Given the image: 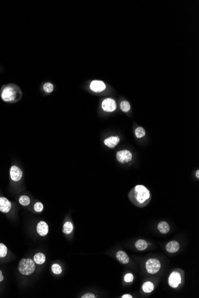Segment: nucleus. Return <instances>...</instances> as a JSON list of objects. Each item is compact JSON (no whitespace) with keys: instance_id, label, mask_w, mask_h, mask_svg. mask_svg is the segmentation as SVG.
<instances>
[{"instance_id":"nucleus-26","label":"nucleus","mask_w":199,"mask_h":298,"mask_svg":"<svg viewBox=\"0 0 199 298\" xmlns=\"http://www.w3.org/2000/svg\"><path fill=\"white\" fill-rule=\"evenodd\" d=\"M44 205L41 202H36L34 205V209L36 213H41L44 210Z\"/></svg>"},{"instance_id":"nucleus-16","label":"nucleus","mask_w":199,"mask_h":298,"mask_svg":"<svg viewBox=\"0 0 199 298\" xmlns=\"http://www.w3.org/2000/svg\"><path fill=\"white\" fill-rule=\"evenodd\" d=\"M34 261L35 264L38 265H42L45 263L46 261V255L44 253H37L34 256Z\"/></svg>"},{"instance_id":"nucleus-13","label":"nucleus","mask_w":199,"mask_h":298,"mask_svg":"<svg viewBox=\"0 0 199 298\" xmlns=\"http://www.w3.org/2000/svg\"><path fill=\"white\" fill-rule=\"evenodd\" d=\"M180 245L179 242L176 241H172L167 243L166 245V249L169 253H175L180 249Z\"/></svg>"},{"instance_id":"nucleus-15","label":"nucleus","mask_w":199,"mask_h":298,"mask_svg":"<svg viewBox=\"0 0 199 298\" xmlns=\"http://www.w3.org/2000/svg\"><path fill=\"white\" fill-rule=\"evenodd\" d=\"M158 229L162 234H167L170 230V226L166 221H161L158 225Z\"/></svg>"},{"instance_id":"nucleus-5","label":"nucleus","mask_w":199,"mask_h":298,"mask_svg":"<svg viewBox=\"0 0 199 298\" xmlns=\"http://www.w3.org/2000/svg\"><path fill=\"white\" fill-rule=\"evenodd\" d=\"M116 158L117 160L120 163H130L132 159V154L129 150H121L117 152Z\"/></svg>"},{"instance_id":"nucleus-28","label":"nucleus","mask_w":199,"mask_h":298,"mask_svg":"<svg viewBox=\"0 0 199 298\" xmlns=\"http://www.w3.org/2000/svg\"><path fill=\"white\" fill-rule=\"evenodd\" d=\"M97 298V296L92 293L89 292L86 293H85L84 295H83L82 296H81V298Z\"/></svg>"},{"instance_id":"nucleus-18","label":"nucleus","mask_w":199,"mask_h":298,"mask_svg":"<svg viewBox=\"0 0 199 298\" xmlns=\"http://www.w3.org/2000/svg\"><path fill=\"white\" fill-rule=\"evenodd\" d=\"M154 289V284L151 281H146L145 282L142 286V289L143 292L146 293H151L153 291Z\"/></svg>"},{"instance_id":"nucleus-14","label":"nucleus","mask_w":199,"mask_h":298,"mask_svg":"<svg viewBox=\"0 0 199 298\" xmlns=\"http://www.w3.org/2000/svg\"><path fill=\"white\" fill-rule=\"evenodd\" d=\"M118 261L123 264H126L130 262V258L127 253L123 251H119L116 255Z\"/></svg>"},{"instance_id":"nucleus-2","label":"nucleus","mask_w":199,"mask_h":298,"mask_svg":"<svg viewBox=\"0 0 199 298\" xmlns=\"http://www.w3.org/2000/svg\"><path fill=\"white\" fill-rule=\"evenodd\" d=\"M133 201L139 205H142L147 203L150 198V193L148 189L143 185H137L131 191Z\"/></svg>"},{"instance_id":"nucleus-23","label":"nucleus","mask_w":199,"mask_h":298,"mask_svg":"<svg viewBox=\"0 0 199 298\" xmlns=\"http://www.w3.org/2000/svg\"><path fill=\"white\" fill-rule=\"evenodd\" d=\"M8 252V249L6 245L2 243H0V258L6 257Z\"/></svg>"},{"instance_id":"nucleus-10","label":"nucleus","mask_w":199,"mask_h":298,"mask_svg":"<svg viewBox=\"0 0 199 298\" xmlns=\"http://www.w3.org/2000/svg\"><path fill=\"white\" fill-rule=\"evenodd\" d=\"M49 231V227L44 221H40L36 225V232L41 236H46Z\"/></svg>"},{"instance_id":"nucleus-12","label":"nucleus","mask_w":199,"mask_h":298,"mask_svg":"<svg viewBox=\"0 0 199 298\" xmlns=\"http://www.w3.org/2000/svg\"><path fill=\"white\" fill-rule=\"evenodd\" d=\"M120 138L118 136H112L104 140V144L110 148H114L119 143Z\"/></svg>"},{"instance_id":"nucleus-29","label":"nucleus","mask_w":199,"mask_h":298,"mask_svg":"<svg viewBox=\"0 0 199 298\" xmlns=\"http://www.w3.org/2000/svg\"><path fill=\"white\" fill-rule=\"evenodd\" d=\"M122 298H132V296L130 294H125L122 296Z\"/></svg>"},{"instance_id":"nucleus-20","label":"nucleus","mask_w":199,"mask_h":298,"mask_svg":"<svg viewBox=\"0 0 199 298\" xmlns=\"http://www.w3.org/2000/svg\"><path fill=\"white\" fill-rule=\"evenodd\" d=\"M19 203L22 206L26 207L30 203V199L27 195H22L19 199Z\"/></svg>"},{"instance_id":"nucleus-6","label":"nucleus","mask_w":199,"mask_h":298,"mask_svg":"<svg viewBox=\"0 0 199 298\" xmlns=\"http://www.w3.org/2000/svg\"><path fill=\"white\" fill-rule=\"evenodd\" d=\"M10 176L13 182H19L22 178L23 171L19 167L13 165L10 169Z\"/></svg>"},{"instance_id":"nucleus-8","label":"nucleus","mask_w":199,"mask_h":298,"mask_svg":"<svg viewBox=\"0 0 199 298\" xmlns=\"http://www.w3.org/2000/svg\"><path fill=\"white\" fill-rule=\"evenodd\" d=\"M181 283V274L176 271H174L171 273L168 279L169 285L172 288H176Z\"/></svg>"},{"instance_id":"nucleus-30","label":"nucleus","mask_w":199,"mask_h":298,"mask_svg":"<svg viewBox=\"0 0 199 298\" xmlns=\"http://www.w3.org/2000/svg\"><path fill=\"white\" fill-rule=\"evenodd\" d=\"M3 280H4V276L3 274L2 271L0 270V282H2Z\"/></svg>"},{"instance_id":"nucleus-1","label":"nucleus","mask_w":199,"mask_h":298,"mask_svg":"<svg viewBox=\"0 0 199 298\" xmlns=\"http://www.w3.org/2000/svg\"><path fill=\"white\" fill-rule=\"evenodd\" d=\"M0 95L3 101L8 103H14L21 99L22 92L16 84H10L2 86Z\"/></svg>"},{"instance_id":"nucleus-22","label":"nucleus","mask_w":199,"mask_h":298,"mask_svg":"<svg viewBox=\"0 0 199 298\" xmlns=\"http://www.w3.org/2000/svg\"><path fill=\"white\" fill-rule=\"evenodd\" d=\"M120 106V108H121L122 111H124V112H125V113L128 112L131 109L130 104L129 103V102L126 101L121 102Z\"/></svg>"},{"instance_id":"nucleus-9","label":"nucleus","mask_w":199,"mask_h":298,"mask_svg":"<svg viewBox=\"0 0 199 298\" xmlns=\"http://www.w3.org/2000/svg\"><path fill=\"white\" fill-rule=\"evenodd\" d=\"M12 203L6 197H0V211L3 213H8L12 208Z\"/></svg>"},{"instance_id":"nucleus-25","label":"nucleus","mask_w":199,"mask_h":298,"mask_svg":"<svg viewBox=\"0 0 199 298\" xmlns=\"http://www.w3.org/2000/svg\"><path fill=\"white\" fill-rule=\"evenodd\" d=\"M43 89L46 93H48V94L51 93L54 90V86L50 82H47L44 84Z\"/></svg>"},{"instance_id":"nucleus-7","label":"nucleus","mask_w":199,"mask_h":298,"mask_svg":"<svg viewBox=\"0 0 199 298\" xmlns=\"http://www.w3.org/2000/svg\"><path fill=\"white\" fill-rule=\"evenodd\" d=\"M102 110L106 112H113L116 110L117 106L116 101L112 98H106L102 102Z\"/></svg>"},{"instance_id":"nucleus-3","label":"nucleus","mask_w":199,"mask_h":298,"mask_svg":"<svg viewBox=\"0 0 199 298\" xmlns=\"http://www.w3.org/2000/svg\"><path fill=\"white\" fill-rule=\"evenodd\" d=\"M19 271L20 274L24 276H30L32 274L36 269L35 263L30 258L22 259L19 264Z\"/></svg>"},{"instance_id":"nucleus-24","label":"nucleus","mask_w":199,"mask_h":298,"mask_svg":"<svg viewBox=\"0 0 199 298\" xmlns=\"http://www.w3.org/2000/svg\"><path fill=\"white\" fill-rule=\"evenodd\" d=\"M135 133L137 138H141L146 135V131L142 127H138L135 129Z\"/></svg>"},{"instance_id":"nucleus-19","label":"nucleus","mask_w":199,"mask_h":298,"mask_svg":"<svg viewBox=\"0 0 199 298\" xmlns=\"http://www.w3.org/2000/svg\"><path fill=\"white\" fill-rule=\"evenodd\" d=\"M74 230V225L70 221H66L63 225V232L66 235L70 234Z\"/></svg>"},{"instance_id":"nucleus-21","label":"nucleus","mask_w":199,"mask_h":298,"mask_svg":"<svg viewBox=\"0 0 199 298\" xmlns=\"http://www.w3.org/2000/svg\"><path fill=\"white\" fill-rule=\"evenodd\" d=\"M51 271L56 275H59L62 273V268L58 264H54L51 266Z\"/></svg>"},{"instance_id":"nucleus-11","label":"nucleus","mask_w":199,"mask_h":298,"mask_svg":"<svg viewBox=\"0 0 199 298\" xmlns=\"http://www.w3.org/2000/svg\"><path fill=\"white\" fill-rule=\"evenodd\" d=\"M90 89L95 92H101L105 90L106 86L105 84L100 80H94L90 84Z\"/></svg>"},{"instance_id":"nucleus-27","label":"nucleus","mask_w":199,"mask_h":298,"mask_svg":"<svg viewBox=\"0 0 199 298\" xmlns=\"http://www.w3.org/2000/svg\"><path fill=\"white\" fill-rule=\"evenodd\" d=\"M134 280V276L131 273H128L124 277V281L126 283H131Z\"/></svg>"},{"instance_id":"nucleus-17","label":"nucleus","mask_w":199,"mask_h":298,"mask_svg":"<svg viewBox=\"0 0 199 298\" xmlns=\"http://www.w3.org/2000/svg\"><path fill=\"white\" fill-rule=\"evenodd\" d=\"M135 247L137 250L142 251L146 250L148 247V243L144 239H139L135 242Z\"/></svg>"},{"instance_id":"nucleus-4","label":"nucleus","mask_w":199,"mask_h":298,"mask_svg":"<svg viewBox=\"0 0 199 298\" xmlns=\"http://www.w3.org/2000/svg\"><path fill=\"white\" fill-rule=\"evenodd\" d=\"M161 267V263L159 260L156 258L148 259L146 264V270L149 274H154L159 271Z\"/></svg>"},{"instance_id":"nucleus-31","label":"nucleus","mask_w":199,"mask_h":298,"mask_svg":"<svg viewBox=\"0 0 199 298\" xmlns=\"http://www.w3.org/2000/svg\"><path fill=\"white\" fill-rule=\"evenodd\" d=\"M196 177H197V178H198V179H199V170H197V171H196Z\"/></svg>"}]
</instances>
